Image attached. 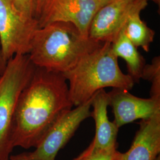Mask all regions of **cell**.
<instances>
[{
	"label": "cell",
	"instance_id": "cell-9",
	"mask_svg": "<svg viewBox=\"0 0 160 160\" xmlns=\"http://www.w3.org/2000/svg\"><path fill=\"white\" fill-rule=\"evenodd\" d=\"M137 0H116L101 7L92 19L88 37L99 42L112 43L123 28Z\"/></svg>",
	"mask_w": 160,
	"mask_h": 160
},
{
	"label": "cell",
	"instance_id": "cell-11",
	"mask_svg": "<svg viewBox=\"0 0 160 160\" xmlns=\"http://www.w3.org/2000/svg\"><path fill=\"white\" fill-rule=\"evenodd\" d=\"M109 106V96L104 89L98 91L92 97L91 117L94 120L96 132L90 145L95 148H117L116 139L119 128L109 120L108 115Z\"/></svg>",
	"mask_w": 160,
	"mask_h": 160
},
{
	"label": "cell",
	"instance_id": "cell-19",
	"mask_svg": "<svg viewBox=\"0 0 160 160\" xmlns=\"http://www.w3.org/2000/svg\"><path fill=\"white\" fill-rule=\"evenodd\" d=\"M7 63V61L6 60V58L3 55L1 46V43H0V75L4 72V69L6 68Z\"/></svg>",
	"mask_w": 160,
	"mask_h": 160
},
{
	"label": "cell",
	"instance_id": "cell-5",
	"mask_svg": "<svg viewBox=\"0 0 160 160\" xmlns=\"http://www.w3.org/2000/svg\"><path fill=\"white\" fill-rule=\"evenodd\" d=\"M39 28L38 20L20 12L13 0H0V43L7 61L15 55L29 53Z\"/></svg>",
	"mask_w": 160,
	"mask_h": 160
},
{
	"label": "cell",
	"instance_id": "cell-22",
	"mask_svg": "<svg viewBox=\"0 0 160 160\" xmlns=\"http://www.w3.org/2000/svg\"><path fill=\"white\" fill-rule=\"evenodd\" d=\"M155 160H160V155H159L155 159Z\"/></svg>",
	"mask_w": 160,
	"mask_h": 160
},
{
	"label": "cell",
	"instance_id": "cell-14",
	"mask_svg": "<svg viewBox=\"0 0 160 160\" xmlns=\"http://www.w3.org/2000/svg\"><path fill=\"white\" fill-rule=\"evenodd\" d=\"M141 79L151 82L150 97L160 101V57L152 58L151 62L145 64L143 67Z\"/></svg>",
	"mask_w": 160,
	"mask_h": 160
},
{
	"label": "cell",
	"instance_id": "cell-10",
	"mask_svg": "<svg viewBox=\"0 0 160 160\" xmlns=\"http://www.w3.org/2000/svg\"><path fill=\"white\" fill-rule=\"evenodd\" d=\"M129 150L117 152L116 160H155L160 153V111L142 119Z\"/></svg>",
	"mask_w": 160,
	"mask_h": 160
},
{
	"label": "cell",
	"instance_id": "cell-7",
	"mask_svg": "<svg viewBox=\"0 0 160 160\" xmlns=\"http://www.w3.org/2000/svg\"><path fill=\"white\" fill-rule=\"evenodd\" d=\"M99 9L96 0H46L37 20L39 28L57 22L72 23L88 37L92 19Z\"/></svg>",
	"mask_w": 160,
	"mask_h": 160
},
{
	"label": "cell",
	"instance_id": "cell-6",
	"mask_svg": "<svg viewBox=\"0 0 160 160\" xmlns=\"http://www.w3.org/2000/svg\"><path fill=\"white\" fill-rule=\"evenodd\" d=\"M92 98L62 114L46 132L33 152L30 160H55L58 152L73 137L80 124L91 117Z\"/></svg>",
	"mask_w": 160,
	"mask_h": 160
},
{
	"label": "cell",
	"instance_id": "cell-3",
	"mask_svg": "<svg viewBox=\"0 0 160 160\" xmlns=\"http://www.w3.org/2000/svg\"><path fill=\"white\" fill-rule=\"evenodd\" d=\"M62 74L68 82L69 97L74 106L86 103L105 88L129 91L135 84L129 75L121 70L110 42L103 43Z\"/></svg>",
	"mask_w": 160,
	"mask_h": 160
},
{
	"label": "cell",
	"instance_id": "cell-18",
	"mask_svg": "<svg viewBox=\"0 0 160 160\" xmlns=\"http://www.w3.org/2000/svg\"><path fill=\"white\" fill-rule=\"evenodd\" d=\"M9 160H30L29 152H23L18 154L10 155Z\"/></svg>",
	"mask_w": 160,
	"mask_h": 160
},
{
	"label": "cell",
	"instance_id": "cell-20",
	"mask_svg": "<svg viewBox=\"0 0 160 160\" xmlns=\"http://www.w3.org/2000/svg\"><path fill=\"white\" fill-rule=\"evenodd\" d=\"M114 1H116V0H96V1L97 2L98 5L100 7V8L101 7H103V6L108 4L110 3V2H113Z\"/></svg>",
	"mask_w": 160,
	"mask_h": 160
},
{
	"label": "cell",
	"instance_id": "cell-13",
	"mask_svg": "<svg viewBox=\"0 0 160 160\" xmlns=\"http://www.w3.org/2000/svg\"><path fill=\"white\" fill-rule=\"evenodd\" d=\"M112 49L118 58H122L126 62L128 74L135 83H139L145 66V61L141 54L126 36L123 29L121 30L112 43Z\"/></svg>",
	"mask_w": 160,
	"mask_h": 160
},
{
	"label": "cell",
	"instance_id": "cell-21",
	"mask_svg": "<svg viewBox=\"0 0 160 160\" xmlns=\"http://www.w3.org/2000/svg\"><path fill=\"white\" fill-rule=\"evenodd\" d=\"M145 1H152V2H153L155 3L156 4L158 5V6H160V0H145Z\"/></svg>",
	"mask_w": 160,
	"mask_h": 160
},
{
	"label": "cell",
	"instance_id": "cell-12",
	"mask_svg": "<svg viewBox=\"0 0 160 160\" xmlns=\"http://www.w3.org/2000/svg\"><path fill=\"white\" fill-rule=\"evenodd\" d=\"M147 6V1L137 0L126 17L122 29L135 46L148 52L154 40L155 32L141 18V12Z\"/></svg>",
	"mask_w": 160,
	"mask_h": 160
},
{
	"label": "cell",
	"instance_id": "cell-17",
	"mask_svg": "<svg viewBox=\"0 0 160 160\" xmlns=\"http://www.w3.org/2000/svg\"><path fill=\"white\" fill-rule=\"evenodd\" d=\"M46 0H34L35 2V18L37 19L40 15L42 8Z\"/></svg>",
	"mask_w": 160,
	"mask_h": 160
},
{
	"label": "cell",
	"instance_id": "cell-8",
	"mask_svg": "<svg viewBox=\"0 0 160 160\" xmlns=\"http://www.w3.org/2000/svg\"><path fill=\"white\" fill-rule=\"evenodd\" d=\"M108 94L114 114L113 122L119 128L138 119H148L160 111V101L151 97H137L119 88H113Z\"/></svg>",
	"mask_w": 160,
	"mask_h": 160
},
{
	"label": "cell",
	"instance_id": "cell-1",
	"mask_svg": "<svg viewBox=\"0 0 160 160\" xmlns=\"http://www.w3.org/2000/svg\"><path fill=\"white\" fill-rule=\"evenodd\" d=\"M73 107L63 75L36 67L18 99L12 128L13 148H35L55 122Z\"/></svg>",
	"mask_w": 160,
	"mask_h": 160
},
{
	"label": "cell",
	"instance_id": "cell-2",
	"mask_svg": "<svg viewBox=\"0 0 160 160\" xmlns=\"http://www.w3.org/2000/svg\"><path fill=\"white\" fill-rule=\"evenodd\" d=\"M103 43L84 36L72 23L57 22L36 31L28 55L36 67L63 74Z\"/></svg>",
	"mask_w": 160,
	"mask_h": 160
},
{
	"label": "cell",
	"instance_id": "cell-15",
	"mask_svg": "<svg viewBox=\"0 0 160 160\" xmlns=\"http://www.w3.org/2000/svg\"><path fill=\"white\" fill-rule=\"evenodd\" d=\"M117 152L116 148L97 149L90 144L85 151L73 160H116Z\"/></svg>",
	"mask_w": 160,
	"mask_h": 160
},
{
	"label": "cell",
	"instance_id": "cell-4",
	"mask_svg": "<svg viewBox=\"0 0 160 160\" xmlns=\"http://www.w3.org/2000/svg\"><path fill=\"white\" fill-rule=\"evenodd\" d=\"M36 69L28 54L10 59L0 75V160H9L13 149L12 132L18 99Z\"/></svg>",
	"mask_w": 160,
	"mask_h": 160
},
{
	"label": "cell",
	"instance_id": "cell-16",
	"mask_svg": "<svg viewBox=\"0 0 160 160\" xmlns=\"http://www.w3.org/2000/svg\"><path fill=\"white\" fill-rule=\"evenodd\" d=\"M17 8L27 16L35 18L34 0H13Z\"/></svg>",
	"mask_w": 160,
	"mask_h": 160
}]
</instances>
